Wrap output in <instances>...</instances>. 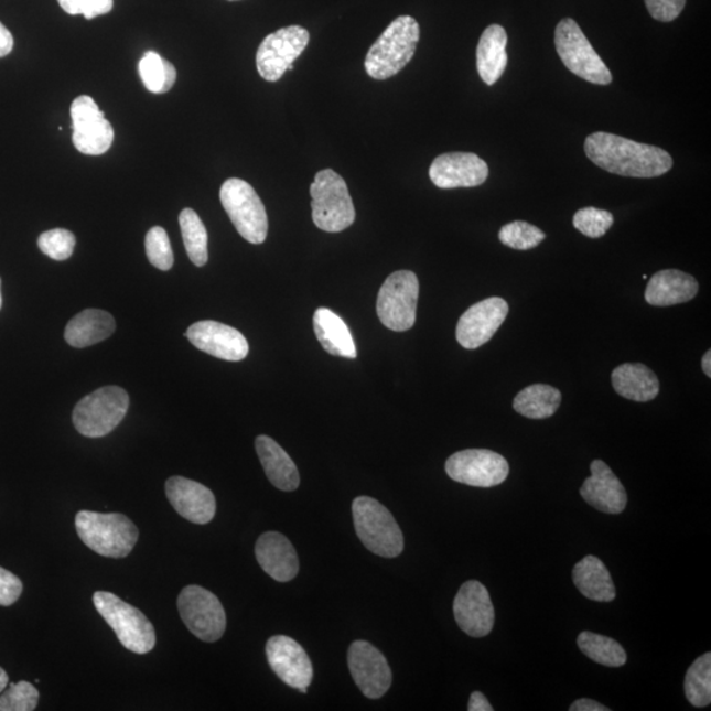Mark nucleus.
Segmentation results:
<instances>
[{
  "mask_svg": "<svg viewBox=\"0 0 711 711\" xmlns=\"http://www.w3.org/2000/svg\"><path fill=\"white\" fill-rule=\"evenodd\" d=\"M73 144L77 151L89 155L105 154L114 141V128L95 100L87 95L73 100Z\"/></svg>",
  "mask_w": 711,
  "mask_h": 711,
  "instance_id": "obj_14",
  "label": "nucleus"
},
{
  "mask_svg": "<svg viewBox=\"0 0 711 711\" xmlns=\"http://www.w3.org/2000/svg\"><path fill=\"white\" fill-rule=\"evenodd\" d=\"M255 445L270 483L282 492L297 491L301 484L300 472L282 446L267 435L257 437Z\"/></svg>",
  "mask_w": 711,
  "mask_h": 711,
  "instance_id": "obj_25",
  "label": "nucleus"
},
{
  "mask_svg": "<svg viewBox=\"0 0 711 711\" xmlns=\"http://www.w3.org/2000/svg\"><path fill=\"white\" fill-rule=\"evenodd\" d=\"M220 202L236 231L250 244H262L268 236V215L260 196L248 182L229 179L220 188Z\"/></svg>",
  "mask_w": 711,
  "mask_h": 711,
  "instance_id": "obj_9",
  "label": "nucleus"
},
{
  "mask_svg": "<svg viewBox=\"0 0 711 711\" xmlns=\"http://www.w3.org/2000/svg\"><path fill=\"white\" fill-rule=\"evenodd\" d=\"M419 281L414 272L398 270L386 279L377 298V315L386 328L405 332L414 327Z\"/></svg>",
  "mask_w": 711,
  "mask_h": 711,
  "instance_id": "obj_10",
  "label": "nucleus"
},
{
  "mask_svg": "<svg viewBox=\"0 0 711 711\" xmlns=\"http://www.w3.org/2000/svg\"><path fill=\"white\" fill-rule=\"evenodd\" d=\"M592 476L581 486V497L602 513L621 514L627 506V493L614 472L602 460L591 464Z\"/></svg>",
  "mask_w": 711,
  "mask_h": 711,
  "instance_id": "obj_22",
  "label": "nucleus"
},
{
  "mask_svg": "<svg viewBox=\"0 0 711 711\" xmlns=\"http://www.w3.org/2000/svg\"><path fill=\"white\" fill-rule=\"evenodd\" d=\"M186 336L206 354L226 362H241L248 356L249 345L240 331L214 321H202L192 324Z\"/></svg>",
  "mask_w": 711,
  "mask_h": 711,
  "instance_id": "obj_20",
  "label": "nucleus"
},
{
  "mask_svg": "<svg viewBox=\"0 0 711 711\" xmlns=\"http://www.w3.org/2000/svg\"><path fill=\"white\" fill-rule=\"evenodd\" d=\"M445 472L456 483L493 487L504 483L510 466L503 455L489 450H465L446 460Z\"/></svg>",
  "mask_w": 711,
  "mask_h": 711,
  "instance_id": "obj_13",
  "label": "nucleus"
},
{
  "mask_svg": "<svg viewBox=\"0 0 711 711\" xmlns=\"http://www.w3.org/2000/svg\"><path fill=\"white\" fill-rule=\"evenodd\" d=\"M487 177L489 166L474 153L440 154L430 166V179L439 188L477 187Z\"/></svg>",
  "mask_w": 711,
  "mask_h": 711,
  "instance_id": "obj_18",
  "label": "nucleus"
},
{
  "mask_svg": "<svg viewBox=\"0 0 711 711\" xmlns=\"http://www.w3.org/2000/svg\"><path fill=\"white\" fill-rule=\"evenodd\" d=\"M509 314V304L503 298L492 297L473 304L460 317L456 338L465 349H477L496 335Z\"/></svg>",
  "mask_w": 711,
  "mask_h": 711,
  "instance_id": "obj_15",
  "label": "nucleus"
},
{
  "mask_svg": "<svg viewBox=\"0 0 711 711\" xmlns=\"http://www.w3.org/2000/svg\"><path fill=\"white\" fill-rule=\"evenodd\" d=\"M69 15H84L87 20L106 15L114 9V0H57Z\"/></svg>",
  "mask_w": 711,
  "mask_h": 711,
  "instance_id": "obj_41",
  "label": "nucleus"
},
{
  "mask_svg": "<svg viewBox=\"0 0 711 711\" xmlns=\"http://www.w3.org/2000/svg\"><path fill=\"white\" fill-rule=\"evenodd\" d=\"M569 710H571V711H608L611 709H608V708H606L604 705H601V703L597 702V701H593V700H589V699H581V700L574 701L572 703L571 708H569Z\"/></svg>",
  "mask_w": 711,
  "mask_h": 711,
  "instance_id": "obj_45",
  "label": "nucleus"
},
{
  "mask_svg": "<svg viewBox=\"0 0 711 711\" xmlns=\"http://www.w3.org/2000/svg\"><path fill=\"white\" fill-rule=\"evenodd\" d=\"M180 227L188 259L195 267L206 266L208 261V235L198 214L192 208L182 209Z\"/></svg>",
  "mask_w": 711,
  "mask_h": 711,
  "instance_id": "obj_32",
  "label": "nucleus"
},
{
  "mask_svg": "<svg viewBox=\"0 0 711 711\" xmlns=\"http://www.w3.org/2000/svg\"><path fill=\"white\" fill-rule=\"evenodd\" d=\"M649 15L662 23L674 22L686 9L687 0H645Z\"/></svg>",
  "mask_w": 711,
  "mask_h": 711,
  "instance_id": "obj_42",
  "label": "nucleus"
},
{
  "mask_svg": "<svg viewBox=\"0 0 711 711\" xmlns=\"http://www.w3.org/2000/svg\"><path fill=\"white\" fill-rule=\"evenodd\" d=\"M267 658L270 668L291 688H309L313 681V664L300 643L289 636L277 635L267 643Z\"/></svg>",
  "mask_w": 711,
  "mask_h": 711,
  "instance_id": "obj_19",
  "label": "nucleus"
},
{
  "mask_svg": "<svg viewBox=\"0 0 711 711\" xmlns=\"http://www.w3.org/2000/svg\"><path fill=\"white\" fill-rule=\"evenodd\" d=\"M93 602L128 651L138 655L152 651L155 647V633L144 613L110 592L94 593Z\"/></svg>",
  "mask_w": 711,
  "mask_h": 711,
  "instance_id": "obj_5",
  "label": "nucleus"
},
{
  "mask_svg": "<svg viewBox=\"0 0 711 711\" xmlns=\"http://www.w3.org/2000/svg\"><path fill=\"white\" fill-rule=\"evenodd\" d=\"M139 73L147 90L153 94H165L172 90L177 79L174 65L153 51L146 52L140 60Z\"/></svg>",
  "mask_w": 711,
  "mask_h": 711,
  "instance_id": "obj_34",
  "label": "nucleus"
},
{
  "mask_svg": "<svg viewBox=\"0 0 711 711\" xmlns=\"http://www.w3.org/2000/svg\"><path fill=\"white\" fill-rule=\"evenodd\" d=\"M348 667L356 686L368 699H381L390 689L391 669L388 660L370 643H352L348 649Z\"/></svg>",
  "mask_w": 711,
  "mask_h": 711,
  "instance_id": "obj_16",
  "label": "nucleus"
},
{
  "mask_svg": "<svg viewBox=\"0 0 711 711\" xmlns=\"http://www.w3.org/2000/svg\"><path fill=\"white\" fill-rule=\"evenodd\" d=\"M165 492L174 510L195 525H207L215 517L216 500L207 486L185 477L166 481Z\"/></svg>",
  "mask_w": 711,
  "mask_h": 711,
  "instance_id": "obj_21",
  "label": "nucleus"
},
{
  "mask_svg": "<svg viewBox=\"0 0 711 711\" xmlns=\"http://www.w3.org/2000/svg\"><path fill=\"white\" fill-rule=\"evenodd\" d=\"M314 331L317 342L332 356L356 358L357 349L351 331L334 311L321 308L314 314Z\"/></svg>",
  "mask_w": 711,
  "mask_h": 711,
  "instance_id": "obj_29",
  "label": "nucleus"
},
{
  "mask_svg": "<svg viewBox=\"0 0 711 711\" xmlns=\"http://www.w3.org/2000/svg\"><path fill=\"white\" fill-rule=\"evenodd\" d=\"M584 149L593 164L622 177H660L674 166L672 158L664 149L607 132L589 134Z\"/></svg>",
  "mask_w": 711,
  "mask_h": 711,
  "instance_id": "obj_1",
  "label": "nucleus"
},
{
  "mask_svg": "<svg viewBox=\"0 0 711 711\" xmlns=\"http://www.w3.org/2000/svg\"><path fill=\"white\" fill-rule=\"evenodd\" d=\"M554 45L567 69L575 76L594 85L606 86L613 83L612 72L573 19L565 18L558 24Z\"/></svg>",
  "mask_w": 711,
  "mask_h": 711,
  "instance_id": "obj_8",
  "label": "nucleus"
},
{
  "mask_svg": "<svg viewBox=\"0 0 711 711\" xmlns=\"http://www.w3.org/2000/svg\"><path fill=\"white\" fill-rule=\"evenodd\" d=\"M614 225V216L606 209L585 207L573 216V226L591 239H600Z\"/></svg>",
  "mask_w": 711,
  "mask_h": 711,
  "instance_id": "obj_37",
  "label": "nucleus"
},
{
  "mask_svg": "<svg viewBox=\"0 0 711 711\" xmlns=\"http://www.w3.org/2000/svg\"><path fill=\"white\" fill-rule=\"evenodd\" d=\"M309 42V31L300 25L270 33L257 50V72L268 83H277L287 71H293L294 61L306 50Z\"/></svg>",
  "mask_w": 711,
  "mask_h": 711,
  "instance_id": "obj_12",
  "label": "nucleus"
},
{
  "mask_svg": "<svg viewBox=\"0 0 711 711\" xmlns=\"http://www.w3.org/2000/svg\"><path fill=\"white\" fill-rule=\"evenodd\" d=\"M419 39L421 29L414 18L392 20L365 57L368 76L377 80L395 77L414 57Z\"/></svg>",
  "mask_w": 711,
  "mask_h": 711,
  "instance_id": "obj_2",
  "label": "nucleus"
},
{
  "mask_svg": "<svg viewBox=\"0 0 711 711\" xmlns=\"http://www.w3.org/2000/svg\"><path fill=\"white\" fill-rule=\"evenodd\" d=\"M117 324L107 311L89 309L77 314L67 323L65 341L74 348H86L106 341L114 334Z\"/></svg>",
  "mask_w": 711,
  "mask_h": 711,
  "instance_id": "obj_28",
  "label": "nucleus"
},
{
  "mask_svg": "<svg viewBox=\"0 0 711 711\" xmlns=\"http://www.w3.org/2000/svg\"><path fill=\"white\" fill-rule=\"evenodd\" d=\"M711 352L710 349L702 357V370L708 377H711Z\"/></svg>",
  "mask_w": 711,
  "mask_h": 711,
  "instance_id": "obj_47",
  "label": "nucleus"
},
{
  "mask_svg": "<svg viewBox=\"0 0 711 711\" xmlns=\"http://www.w3.org/2000/svg\"><path fill=\"white\" fill-rule=\"evenodd\" d=\"M687 699L696 708H707L711 702V654L700 656L689 667L683 682Z\"/></svg>",
  "mask_w": 711,
  "mask_h": 711,
  "instance_id": "obj_35",
  "label": "nucleus"
},
{
  "mask_svg": "<svg viewBox=\"0 0 711 711\" xmlns=\"http://www.w3.org/2000/svg\"><path fill=\"white\" fill-rule=\"evenodd\" d=\"M13 50L12 33L7 30V26L0 23V58L9 56Z\"/></svg>",
  "mask_w": 711,
  "mask_h": 711,
  "instance_id": "obj_44",
  "label": "nucleus"
},
{
  "mask_svg": "<svg viewBox=\"0 0 711 711\" xmlns=\"http://www.w3.org/2000/svg\"><path fill=\"white\" fill-rule=\"evenodd\" d=\"M314 225L324 233L336 234L354 225L356 209L345 181L332 169L316 174L310 187Z\"/></svg>",
  "mask_w": 711,
  "mask_h": 711,
  "instance_id": "obj_4",
  "label": "nucleus"
},
{
  "mask_svg": "<svg viewBox=\"0 0 711 711\" xmlns=\"http://www.w3.org/2000/svg\"><path fill=\"white\" fill-rule=\"evenodd\" d=\"M9 687V675L6 674V670L0 667V693Z\"/></svg>",
  "mask_w": 711,
  "mask_h": 711,
  "instance_id": "obj_48",
  "label": "nucleus"
},
{
  "mask_svg": "<svg viewBox=\"0 0 711 711\" xmlns=\"http://www.w3.org/2000/svg\"><path fill=\"white\" fill-rule=\"evenodd\" d=\"M177 606L182 621L196 638L214 643L225 634L227 627L225 607L207 589L198 585L182 589Z\"/></svg>",
  "mask_w": 711,
  "mask_h": 711,
  "instance_id": "obj_11",
  "label": "nucleus"
},
{
  "mask_svg": "<svg viewBox=\"0 0 711 711\" xmlns=\"http://www.w3.org/2000/svg\"><path fill=\"white\" fill-rule=\"evenodd\" d=\"M37 246L52 260L65 261L76 248V236L64 228L51 229L39 236Z\"/></svg>",
  "mask_w": 711,
  "mask_h": 711,
  "instance_id": "obj_40",
  "label": "nucleus"
},
{
  "mask_svg": "<svg viewBox=\"0 0 711 711\" xmlns=\"http://www.w3.org/2000/svg\"><path fill=\"white\" fill-rule=\"evenodd\" d=\"M578 646L582 654L601 666L618 668L625 666L627 661L626 651L620 643L604 635L581 633Z\"/></svg>",
  "mask_w": 711,
  "mask_h": 711,
  "instance_id": "obj_33",
  "label": "nucleus"
},
{
  "mask_svg": "<svg viewBox=\"0 0 711 711\" xmlns=\"http://www.w3.org/2000/svg\"><path fill=\"white\" fill-rule=\"evenodd\" d=\"M506 46L507 33L504 26L498 24L487 26L480 37L476 52L477 72L487 86L497 84L506 71L509 63Z\"/></svg>",
  "mask_w": 711,
  "mask_h": 711,
  "instance_id": "obj_27",
  "label": "nucleus"
},
{
  "mask_svg": "<svg viewBox=\"0 0 711 711\" xmlns=\"http://www.w3.org/2000/svg\"><path fill=\"white\" fill-rule=\"evenodd\" d=\"M37 703L39 690L26 681L11 683L0 693V711H32Z\"/></svg>",
  "mask_w": 711,
  "mask_h": 711,
  "instance_id": "obj_38",
  "label": "nucleus"
},
{
  "mask_svg": "<svg viewBox=\"0 0 711 711\" xmlns=\"http://www.w3.org/2000/svg\"><path fill=\"white\" fill-rule=\"evenodd\" d=\"M76 528L80 540L100 557L121 559L137 546L139 530L123 514L83 510L77 514Z\"/></svg>",
  "mask_w": 711,
  "mask_h": 711,
  "instance_id": "obj_3",
  "label": "nucleus"
},
{
  "mask_svg": "<svg viewBox=\"0 0 711 711\" xmlns=\"http://www.w3.org/2000/svg\"><path fill=\"white\" fill-rule=\"evenodd\" d=\"M498 237L506 247L528 250L537 248L546 239V234L530 223L517 220L500 228Z\"/></svg>",
  "mask_w": 711,
  "mask_h": 711,
  "instance_id": "obj_36",
  "label": "nucleus"
},
{
  "mask_svg": "<svg viewBox=\"0 0 711 711\" xmlns=\"http://www.w3.org/2000/svg\"><path fill=\"white\" fill-rule=\"evenodd\" d=\"M2 303H3V300H2V280H0V309H2Z\"/></svg>",
  "mask_w": 711,
  "mask_h": 711,
  "instance_id": "obj_49",
  "label": "nucleus"
},
{
  "mask_svg": "<svg viewBox=\"0 0 711 711\" xmlns=\"http://www.w3.org/2000/svg\"><path fill=\"white\" fill-rule=\"evenodd\" d=\"M130 396L119 386H105L80 399L73 411V423L80 435L101 438L108 435L123 421Z\"/></svg>",
  "mask_w": 711,
  "mask_h": 711,
  "instance_id": "obj_7",
  "label": "nucleus"
},
{
  "mask_svg": "<svg viewBox=\"0 0 711 711\" xmlns=\"http://www.w3.org/2000/svg\"><path fill=\"white\" fill-rule=\"evenodd\" d=\"M699 289V282L693 276L677 269H666L649 280L645 298L651 306L668 308L692 301Z\"/></svg>",
  "mask_w": 711,
  "mask_h": 711,
  "instance_id": "obj_24",
  "label": "nucleus"
},
{
  "mask_svg": "<svg viewBox=\"0 0 711 711\" xmlns=\"http://www.w3.org/2000/svg\"><path fill=\"white\" fill-rule=\"evenodd\" d=\"M23 582L18 575L0 567V606H11L20 599Z\"/></svg>",
  "mask_w": 711,
  "mask_h": 711,
  "instance_id": "obj_43",
  "label": "nucleus"
},
{
  "mask_svg": "<svg viewBox=\"0 0 711 711\" xmlns=\"http://www.w3.org/2000/svg\"><path fill=\"white\" fill-rule=\"evenodd\" d=\"M355 530L363 545L381 558H397L402 553L405 541L395 517L370 497H358L352 505Z\"/></svg>",
  "mask_w": 711,
  "mask_h": 711,
  "instance_id": "obj_6",
  "label": "nucleus"
},
{
  "mask_svg": "<svg viewBox=\"0 0 711 711\" xmlns=\"http://www.w3.org/2000/svg\"><path fill=\"white\" fill-rule=\"evenodd\" d=\"M470 711H493L491 702L486 700V697L480 692H473L470 700Z\"/></svg>",
  "mask_w": 711,
  "mask_h": 711,
  "instance_id": "obj_46",
  "label": "nucleus"
},
{
  "mask_svg": "<svg viewBox=\"0 0 711 711\" xmlns=\"http://www.w3.org/2000/svg\"><path fill=\"white\" fill-rule=\"evenodd\" d=\"M255 553L263 572L276 581H291L300 572V560L294 547L280 532L262 534L257 540Z\"/></svg>",
  "mask_w": 711,
  "mask_h": 711,
  "instance_id": "obj_23",
  "label": "nucleus"
},
{
  "mask_svg": "<svg viewBox=\"0 0 711 711\" xmlns=\"http://www.w3.org/2000/svg\"><path fill=\"white\" fill-rule=\"evenodd\" d=\"M561 392L553 386L535 384L527 386L514 398L513 408L528 419L551 418L560 408Z\"/></svg>",
  "mask_w": 711,
  "mask_h": 711,
  "instance_id": "obj_31",
  "label": "nucleus"
},
{
  "mask_svg": "<svg viewBox=\"0 0 711 711\" xmlns=\"http://www.w3.org/2000/svg\"><path fill=\"white\" fill-rule=\"evenodd\" d=\"M460 628L472 638H484L494 627V606L487 589L476 580L466 581L453 601Z\"/></svg>",
  "mask_w": 711,
  "mask_h": 711,
  "instance_id": "obj_17",
  "label": "nucleus"
},
{
  "mask_svg": "<svg viewBox=\"0 0 711 711\" xmlns=\"http://www.w3.org/2000/svg\"><path fill=\"white\" fill-rule=\"evenodd\" d=\"M229 2H236V0H229Z\"/></svg>",
  "mask_w": 711,
  "mask_h": 711,
  "instance_id": "obj_50",
  "label": "nucleus"
},
{
  "mask_svg": "<svg viewBox=\"0 0 711 711\" xmlns=\"http://www.w3.org/2000/svg\"><path fill=\"white\" fill-rule=\"evenodd\" d=\"M573 582L582 595L595 602H612L615 586L611 572L599 558L586 557L573 568Z\"/></svg>",
  "mask_w": 711,
  "mask_h": 711,
  "instance_id": "obj_30",
  "label": "nucleus"
},
{
  "mask_svg": "<svg viewBox=\"0 0 711 711\" xmlns=\"http://www.w3.org/2000/svg\"><path fill=\"white\" fill-rule=\"evenodd\" d=\"M613 388L623 398L634 402H649L658 397L659 378L645 364L627 363L612 374Z\"/></svg>",
  "mask_w": 711,
  "mask_h": 711,
  "instance_id": "obj_26",
  "label": "nucleus"
},
{
  "mask_svg": "<svg viewBox=\"0 0 711 711\" xmlns=\"http://www.w3.org/2000/svg\"><path fill=\"white\" fill-rule=\"evenodd\" d=\"M146 252L149 262L154 268L160 270L172 269L174 263V256L171 246V240L164 228L153 227L149 229L146 236Z\"/></svg>",
  "mask_w": 711,
  "mask_h": 711,
  "instance_id": "obj_39",
  "label": "nucleus"
}]
</instances>
